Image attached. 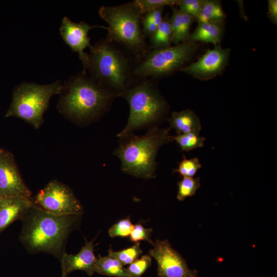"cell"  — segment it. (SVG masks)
Returning <instances> with one entry per match:
<instances>
[{"label":"cell","instance_id":"obj_3","mask_svg":"<svg viewBox=\"0 0 277 277\" xmlns=\"http://www.w3.org/2000/svg\"><path fill=\"white\" fill-rule=\"evenodd\" d=\"M61 93L59 109L78 122H88L101 115L117 97L82 72L67 80Z\"/></svg>","mask_w":277,"mask_h":277},{"label":"cell","instance_id":"obj_20","mask_svg":"<svg viewBox=\"0 0 277 277\" xmlns=\"http://www.w3.org/2000/svg\"><path fill=\"white\" fill-rule=\"evenodd\" d=\"M226 18L221 2L215 0H203L198 22H223Z\"/></svg>","mask_w":277,"mask_h":277},{"label":"cell","instance_id":"obj_14","mask_svg":"<svg viewBox=\"0 0 277 277\" xmlns=\"http://www.w3.org/2000/svg\"><path fill=\"white\" fill-rule=\"evenodd\" d=\"M94 247L93 241H86L85 245L76 254L65 252L60 259L62 277H68L75 270L84 271L92 276L96 272V258L94 254Z\"/></svg>","mask_w":277,"mask_h":277},{"label":"cell","instance_id":"obj_11","mask_svg":"<svg viewBox=\"0 0 277 277\" xmlns=\"http://www.w3.org/2000/svg\"><path fill=\"white\" fill-rule=\"evenodd\" d=\"M230 53V48H222L215 45L214 48L207 50L197 61L182 67L179 71L202 81L211 79L221 74L225 69Z\"/></svg>","mask_w":277,"mask_h":277},{"label":"cell","instance_id":"obj_30","mask_svg":"<svg viewBox=\"0 0 277 277\" xmlns=\"http://www.w3.org/2000/svg\"><path fill=\"white\" fill-rule=\"evenodd\" d=\"M152 228H146L140 224L134 225L133 228L130 234V240L134 243H137L140 241H146L151 244L154 243L151 240Z\"/></svg>","mask_w":277,"mask_h":277},{"label":"cell","instance_id":"obj_17","mask_svg":"<svg viewBox=\"0 0 277 277\" xmlns=\"http://www.w3.org/2000/svg\"><path fill=\"white\" fill-rule=\"evenodd\" d=\"M168 120L170 128L174 129L177 135L193 131L200 132L202 129L199 118L190 109L173 112Z\"/></svg>","mask_w":277,"mask_h":277},{"label":"cell","instance_id":"obj_19","mask_svg":"<svg viewBox=\"0 0 277 277\" xmlns=\"http://www.w3.org/2000/svg\"><path fill=\"white\" fill-rule=\"evenodd\" d=\"M172 33L170 24V19L166 15L150 37V49H162L171 46Z\"/></svg>","mask_w":277,"mask_h":277},{"label":"cell","instance_id":"obj_18","mask_svg":"<svg viewBox=\"0 0 277 277\" xmlns=\"http://www.w3.org/2000/svg\"><path fill=\"white\" fill-rule=\"evenodd\" d=\"M95 265L96 272L101 274L114 277H131L119 261L109 255L96 258Z\"/></svg>","mask_w":277,"mask_h":277},{"label":"cell","instance_id":"obj_7","mask_svg":"<svg viewBox=\"0 0 277 277\" xmlns=\"http://www.w3.org/2000/svg\"><path fill=\"white\" fill-rule=\"evenodd\" d=\"M63 85L58 81L46 85L23 83L14 89L12 100L5 116L22 118L38 129L51 97L61 93Z\"/></svg>","mask_w":277,"mask_h":277},{"label":"cell","instance_id":"obj_4","mask_svg":"<svg viewBox=\"0 0 277 277\" xmlns=\"http://www.w3.org/2000/svg\"><path fill=\"white\" fill-rule=\"evenodd\" d=\"M169 130L154 126L143 135L132 133L121 139L114 154L121 160L122 170L137 177H154L159 148L172 141Z\"/></svg>","mask_w":277,"mask_h":277},{"label":"cell","instance_id":"obj_2","mask_svg":"<svg viewBox=\"0 0 277 277\" xmlns=\"http://www.w3.org/2000/svg\"><path fill=\"white\" fill-rule=\"evenodd\" d=\"M90 50L87 68L90 77L117 97L138 80L134 74L135 63L116 43L102 39Z\"/></svg>","mask_w":277,"mask_h":277},{"label":"cell","instance_id":"obj_34","mask_svg":"<svg viewBox=\"0 0 277 277\" xmlns=\"http://www.w3.org/2000/svg\"><path fill=\"white\" fill-rule=\"evenodd\" d=\"M157 25L152 22L142 21V30L146 37H150L155 32Z\"/></svg>","mask_w":277,"mask_h":277},{"label":"cell","instance_id":"obj_5","mask_svg":"<svg viewBox=\"0 0 277 277\" xmlns=\"http://www.w3.org/2000/svg\"><path fill=\"white\" fill-rule=\"evenodd\" d=\"M98 13L108 25L106 39L123 47L136 62L150 49L142 30L144 14L135 1L118 6H103Z\"/></svg>","mask_w":277,"mask_h":277},{"label":"cell","instance_id":"obj_6","mask_svg":"<svg viewBox=\"0 0 277 277\" xmlns=\"http://www.w3.org/2000/svg\"><path fill=\"white\" fill-rule=\"evenodd\" d=\"M153 78L140 79L121 96L129 104V115L125 127L117 134L123 139L136 130L152 127L165 115L168 106Z\"/></svg>","mask_w":277,"mask_h":277},{"label":"cell","instance_id":"obj_32","mask_svg":"<svg viewBox=\"0 0 277 277\" xmlns=\"http://www.w3.org/2000/svg\"><path fill=\"white\" fill-rule=\"evenodd\" d=\"M163 10L164 7H160L150 11L144 15L143 19L154 23L158 26L163 19L162 16Z\"/></svg>","mask_w":277,"mask_h":277},{"label":"cell","instance_id":"obj_26","mask_svg":"<svg viewBox=\"0 0 277 277\" xmlns=\"http://www.w3.org/2000/svg\"><path fill=\"white\" fill-rule=\"evenodd\" d=\"M151 261L150 255H144L131 263L126 268L127 271L131 277H141L150 266Z\"/></svg>","mask_w":277,"mask_h":277},{"label":"cell","instance_id":"obj_28","mask_svg":"<svg viewBox=\"0 0 277 277\" xmlns=\"http://www.w3.org/2000/svg\"><path fill=\"white\" fill-rule=\"evenodd\" d=\"M144 14L152 10L166 6L179 5L180 0H135Z\"/></svg>","mask_w":277,"mask_h":277},{"label":"cell","instance_id":"obj_29","mask_svg":"<svg viewBox=\"0 0 277 277\" xmlns=\"http://www.w3.org/2000/svg\"><path fill=\"white\" fill-rule=\"evenodd\" d=\"M203 0H180L179 10L198 19L201 14Z\"/></svg>","mask_w":277,"mask_h":277},{"label":"cell","instance_id":"obj_21","mask_svg":"<svg viewBox=\"0 0 277 277\" xmlns=\"http://www.w3.org/2000/svg\"><path fill=\"white\" fill-rule=\"evenodd\" d=\"M171 140L176 142L181 150L188 152L197 148L203 147L205 138L201 136L199 132L193 131L171 136Z\"/></svg>","mask_w":277,"mask_h":277},{"label":"cell","instance_id":"obj_31","mask_svg":"<svg viewBox=\"0 0 277 277\" xmlns=\"http://www.w3.org/2000/svg\"><path fill=\"white\" fill-rule=\"evenodd\" d=\"M183 13V26L182 30V43L186 42L190 36V30L191 25L195 19L191 15Z\"/></svg>","mask_w":277,"mask_h":277},{"label":"cell","instance_id":"obj_24","mask_svg":"<svg viewBox=\"0 0 277 277\" xmlns=\"http://www.w3.org/2000/svg\"><path fill=\"white\" fill-rule=\"evenodd\" d=\"M202 165L197 157L186 159L183 155V159L179 163L177 169L173 172H177L183 177H193Z\"/></svg>","mask_w":277,"mask_h":277},{"label":"cell","instance_id":"obj_16","mask_svg":"<svg viewBox=\"0 0 277 277\" xmlns=\"http://www.w3.org/2000/svg\"><path fill=\"white\" fill-rule=\"evenodd\" d=\"M224 30L223 22H198L197 26L187 41L203 42L216 45L222 40Z\"/></svg>","mask_w":277,"mask_h":277},{"label":"cell","instance_id":"obj_12","mask_svg":"<svg viewBox=\"0 0 277 277\" xmlns=\"http://www.w3.org/2000/svg\"><path fill=\"white\" fill-rule=\"evenodd\" d=\"M95 28L108 30L107 27L90 25L84 22L78 23L73 22L67 17L63 18L60 28L63 40L73 51L78 53L79 58L83 64V73H86L89 65V55L84 52V50L87 47L91 48L92 46L90 43V37L88 36V32Z\"/></svg>","mask_w":277,"mask_h":277},{"label":"cell","instance_id":"obj_1","mask_svg":"<svg viewBox=\"0 0 277 277\" xmlns=\"http://www.w3.org/2000/svg\"><path fill=\"white\" fill-rule=\"evenodd\" d=\"M78 215H55L33 203L23 221L19 239L30 253L45 252L60 260L65 253L69 235L80 221Z\"/></svg>","mask_w":277,"mask_h":277},{"label":"cell","instance_id":"obj_10","mask_svg":"<svg viewBox=\"0 0 277 277\" xmlns=\"http://www.w3.org/2000/svg\"><path fill=\"white\" fill-rule=\"evenodd\" d=\"M152 246L149 255L157 263L159 277H199L197 271L188 267L185 260L168 240H157Z\"/></svg>","mask_w":277,"mask_h":277},{"label":"cell","instance_id":"obj_25","mask_svg":"<svg viewBox=\"0 0 277 277\" xmlns=\"http://www.w3.org/2000/svg\"><path fill=\"white\" fill-rule=\"evenodd\" d=\"M172 7V14L169 19L172 33V43L176 45L182 43L183 13L179 9Z\"/></svg>","mask_w":277,"mask_h":277},{"label":"cell","instance_id":"obj_9","mask_svg":"<svg viewBox=\"0 0 277 277\" xmlns=\"http://www.w3.org/2000/svg\"><path fill=\"white\" fill-rule=\"evenodd\" d=\"M36 206L55 215H78L83 207L72 190L57 180L50 182L33 200Z\"/></svg>","mask_w":277,"mask_h":277},{"label":"cell","instance_id":"obj_22","mask_svg":"<svg viewBox=\"0 0 277 277\" xmlns=\"http://www.w3.org/2000/svg\"><path fill=\"white\" fill-rule=\"evenodd\" d=\"M109 255L111 256L118 261L123 265L130 264L137 259L143 253L140 247V243H135L132 247L123 249L121 251H115L111 248L109 250Z\"/></svg>","mask_w":277,"mask_h":277},{"label":"cell","instance_id":"obj_27","mask_svg":"<svg viewBox=\"0 0 277 277\" xmlns=\"http://www.w3.org/2000/svg\"><path fill=\"white\" fill-rule=\"evenodd\" d=\"M134 225L129 217L122 219L114 224L108 231L111 238L129 236L133 228Z\"/></svg>","mask_w":277,"mask_h":277},{"label":"cell","instance_id":"obj_13","mask_svg":"<svg viewBox=\"0 0 277 277\" xmlns=\"http://www.w3.org/2000/svg\"><path fill=\"white\" fill-rule=\"evenodd\" d=\"M19 196L31 198V192L21 176L12 154L0 149V197Z\"/></svg>","mask_w":277,"mask_h":277},{"label":"cell","instance_id":"obj_15","mask_svg":"<svg viewBox=\"0 0 277 277\" xmlns=\"http://www.w3.org/2000/svg\"><path fill=\"white\" fill-rule=\"evenodd\" d=\"M33 205L32 198L0 197V233L14 222L22 220Z\"/></svg>","mask_w":277,"mask_h":277},{"label":"cell","instance_id":"obj_8","mask_svg":"<svg viewBox=\"0 0 277 277\" xmlns=\"http://www.w3.org/2000/svg\"><path fill=\"white\" fill-rule=\"evenodd\" d=\"M197 48L196 43L186 41L174 46L150 49L135 63L134 76L140 80L171 74L192 58Z\"/></svg>","mask_w":277,"mask_h":277},{"label":"cell","instance_id":"obj_33","mask_svg":"<svg viewBox=\"0 0 277 277\" xmlns=\"http://www.w3.org/2000/svg\"><path fill=\"white\" fill-rule=\"evenodd\" d=\"M268 16L272 23L277 24V1H268Z\"/></svg>","mask_w":277,"mask_h":277},{"label":"cell","instance_id":"obj_23","mask_svg":"<svg viewBox=\"0 0 277 277\" xmlns=\"http://www.w3.org/2000/svg\"><path fill=\"white\" fill-rule=\"evenodd\" d=\"M177 199L180 201L193 195L201 186L200 177H183L177 183Z\"/></svg>","mask_w":277,"mask_h":277}]
</instances>
